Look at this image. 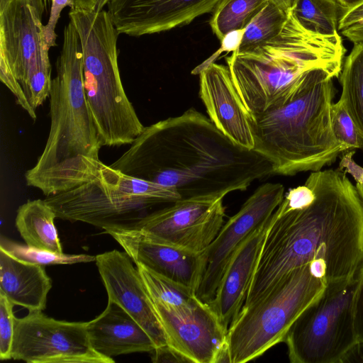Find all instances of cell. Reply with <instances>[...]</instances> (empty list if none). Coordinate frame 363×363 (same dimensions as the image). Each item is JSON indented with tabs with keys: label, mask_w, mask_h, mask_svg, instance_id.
I'll return each instance as SVG.
<instances>
[{
	"label": "cell",
	"mask_w": 363,
	"mask_h": 363,
	"mask_svg": "<svg viewBox=\"0 0 363 363\" xmlns=\"http://www.w3.org/2000/svg\"><path fill=\"white\" fill-rule=\"evenodd\" d=\"M151 299L169 347L189 362H225L227 331L208 303L178 309Z\"/></svg>",
	"instance_id": "5bb4252c"
},
{
	"label": "cell",
	"mask_w": 363,
	"mask_h": 363,
	"mask_svg": "<svg viewBox=\"0 0 363 363\" xmlns=\"http://www.w3.org/2000/svg\"><path fill=\"white\" fill-rule=\"evenodd\" d=\"M69 16L80 39L84 89L102 145H130L145 126L121 79L120 33L104 9H71Z\"/></svg>",
	"instance_id": "8992f818"
},
{
	"label": "cell",
	"mask_w": 363,
	"mask_h": 363,
	"mask_svg": "<svg viewBox=\"0 0 363 363\" xmlns=\"http://www.w3.org/2000/svg\"><path fill=\"white\" fill-rule=\"evenodd\" d=\"M110 166L174 188L182 199L245 191L274 174L266 157L235 145L194 108L145 127Z\"/></svg>",
	"instance_id": "7a4b0ae2"
},
{
	"label": "cell",
	"mask_w": 363,
	"mask_h": 363,
	"mask_svg": "<svg viewBox=\"0 0 363 363\" xmlns=\"http://www.w3.org/2000/svg\"><path fill=\"white\" fill-rule=\"evenodd\" d=\"M199 96L210 120L235 145L253 150L252 116L228 66L211 62L199 72Z\"/></svg>",
	"instance_id": "e0dca14e"
},
{
	"label": "cell",
	"mask_w": 363,
	"mask_h": 363,
	"mask_svg": "<svg viewBox=\"0 0 363 363\" xmlns=\"http://www.w3.org/2000/svg\"><path fill=\"white\" fill-rule=\"evenodd\" d=\"M363 21V3L344 11L339 18L338 29L345 30Z\"/></svg>",
	"instance_id": "d590c367"
},
{
	"label": "cell",
	"mask_w": 363,
	"mask_h": 363,
	"mask_svg": "<svg viewBox=\"0 0 363 363\" xmlns=\"http://www.w3.org/2000/svg\"><path fill=\"white\" fill-rule=\"evenodd\" d=\"M245 29L246 28L233 30L225 35V37L220 41L221 45L220 48L208 60L195 68L192 71V73L199 74L203 68L206 67L208 64L213 62V60L217 58L222 52H233L238 50L241 43Z\"/></svg>",
	"instance_id": "d6a6232c"
},
{
	"label": "cell",
	"mask_w": 363,
	"mask_h": 363,
	"mask_svg": "<svg viewBox=\"0 0 363 363\" xmlns=\"http://www.w3.org/2000/svg\"><path fill=\"white\" fill-rule=\"evenodd\" d=\"M223 0H111L108 13L119 33L138 37L186 25Z\"/></svg>",
	"instance_id": "2e32d148"
},
{
	"label": "cell",
	"mask_w": 363,
	"mask_h": 363,
	"mask_svg": "<svg viewBox=\"0 0 363 363\" xmlns=\"http://www.w3.org/2000/svg\"><path fill=\"white\" fill-rule=\"evenodd\" d=\"M44 9L43 0H13L0 13V58L18 81L33 120L23 91L35 74L51 67L50 48L43 38Z\"/></svg>",
	"instance_id": "4fadbf2b"
},
{
	"label": "cell",
	"mask_w": 363,
	"mask_h": 363,
	"mask_svg": "<svg viewBox=\"0 0 363 363\" xmlns=\"http://www.w3.org/2000/svg\"><path fill=\"white\" fill-rule=\"evenodd\" d=\"M340 8L344 11L350 10L363 3V0H336Z\"/></svg>",
	"instance_id": "ab89813d"
},
{
	"label": "cell",
	"mask_w": 363,
	"mask_h": 363,
	"mask_svg": "<svg viewBox=\"0 0 363 363\" xmlns=\"http://www.w3.org/2000/svg\"><path fill=\"white\" fill-rule=\"evenodd\" d=\"M352 313L357 341L363 340V266L357 274L352 299Z\"/></svg>",
	"instance_id": "4dcf8cb0"
},
{
	"label": "cell",
	"mask_w": 363,
	"mask_h": 363,
	"mask_svg": "<svg viewBox=\"0 0 363 363\" xmlns=\"http://www.w3.org/2000/svg\"><path fill=\"white\" fill-rule=\"evenodd\" d=\"M272 215L238 247L224 272L213 300L208 303L227 333L245 301Z\"/></svg>",
	"instance_id": "d6986e66"
},
{
	"label": "cell",
	"mask_w": 363,
	"mask_h": 363,
	"mask_svg": "<svg viewBox=\"0 0 363 363\" xmlns=\"http://www.w3.org/2000/svg\"><path fill=\"white\" fill-rule=\"evenodd\" d=\"M136 267L152 298L178 309L191 307L199 301L194 289L158 274L141 264H137Z\"/></svg>",
	"instance_id": "4316f807"
},
{
	"label": "cell",
	"mask_w": 363,
	"mask_h": 363,
	"mask_svg": "<svg viewBox=\"0 0 363 363\" xmlns=\"http://www.w3.org/2000/svg\"><path fill=\"white\" fill-rule=\"evenodd\" d=\"M13 304L0 291V359H11L16 317L13 312Z\"/></svg>",
	"instance_id": "f546056e"
},
{
	"label": "cell",
	"mask_w": 363,
	"mask_h": 363,
	"mask_svg": "<svg viewBox=\"0 0 363 363\" xmlns=\"http://www.w3.org/2000/svg\"><path fill=\"white\" fill-rule=\"evenodd\" d=\"M339 8L336 0H296L291 11L304 28L329 36L338 34Z\"/></svg>",
	"instance_id": "d4e9b609"
},
{
	"label": "cell",
	"mask_w": 363,
	"mask_h": 363,
	"mask_svg": "<svg viewBox=\"0 0 363 363\" xmlns=\"http://www.w3.org/2000/svg\"><path fill=\"white\" fill-rule=\"evenodd\" d=\"M51 288L44 265L20 261L0 250V291L13 305L42 311Z\"/></svg>",
	"instance_id": "44dd1931"
},
{
	"label": "cell",
	"mask_w": 363,
	"mask_h": 363,
	"mask_svg": "<svg viewBox=\"0 0 363 363\" xmlns=\"http://www.w3.org/2000/svg\"><path fill=\"white\" fill-rule=\"evenodd\" d=\"M96 264L108 300L117 303L147 333L156 347L167 337L138 268L125 252L116 250L96 256Z\"/></svg>",
	"instance_id": "9a60e30c"
},
{
	"label": "cell",
	"mask_w": 363,
	"mask_h": 363,
	"mask_svg": "<svg viewBox=\"0 0 363 363\" xmlns=\"http://www.w3.org/2000/svg\"><path fill=\"white\" fill-rule=\"evenodd\" d=\"M49 95L50 127L35 164L25 174L27 185L46 196L92 179L102 162L103 146L89 106L82 79L80 39L72 22L64 29Z\"/></svg>",
	"instance_id": "3957f363"
},
{
	"label": "cell",
	"mask_w": 363,
	"mask_h": 363,
	"mask_svg": "<svg viewBox=\"0 0 363 363\" xmlns=\"http://www.w3.org/2000/svg\"><path fill=\"white\" fill-rule=\"evenodd\" d=\"M357 276L326 284L289 328L285 343L291 363H339L357 341L352 299Z\"/></svg>",
	"instance_id": "9c48e42d"
},
{
	"label": "cell",
	"mask_w": 363,
	"mask_h": 363,
	"mask_svg": "<svg viewBox=\"0 0 363 363\" xmlns=\"http://www.w3.org/2000/svg\"><path fill=\"white\" fill-rule=\"evenodd\" d=\"M104 233L117 241L135 264H141L158 274L195 290L201 254L162 242L138 230Z\"/></svg>",
	"instance_id": "ac0fdd59"
},
{
	"label": "cell",
	"mask_w": 363,
	"mask_h": 363,
	"mask_svg": "<svg viewBox=\"0 0 363 363\" xmlns=\"http://www.w3.org/2000/svg\"><path fill=\"white\" fill-rule=\"evenodd\" d=\"M338 78L342 86L340 99L363 140V42L354 43Z\"/></svg>",
	"instance_id": "603a6c76"
},
{
	"label": "cell",
	"mask_w": 363,
	"mask_h": 363,
	"mask_svg": "<svg viewBox=\"0 0 363 363\" xmlns=\"http://www.w3.org/2000/svg\"><path fill=\"white\" fill-rule=\"evenodd\" d=\"M354 150L345 153L339 163V169L350 174L356 182L363 184V167L355 162L353 155Z\"/></svg>",
	"instance_id": "836d02e7"
},
{
	"label": "cell",
	"mask_w": 363,
	"mask_h": 363,
	"mask_svg": "<svg viewBox=\"0 0 363 363\" xmlns=\"http://www.w3.org/2000/svg\"><path fill=\"white\" fill-rule=\"evenodd\" d=\"M333 78L325 69H312L286 104L252 116L253 150L271 162L274 174L320 171L351 150L332 129Z\"/></svg>",
	"instance_id": "277c9868"
},
{
	"label": "cell",
	"mask_w": 363,
	"mask_h": 363,
	"mask_svg": "<svg viewBox=\"0 0 363 363\" xmlns=\"http://www.w3.org/2000/svg\"><path fill=\"white\" fill-rule=\"evenodd\" d=\"M325 286L308 264L293 269L259 301L242 307L227 333L225 362H249L284 342L294 320Z\"/></svg>",
	"instance_id": "ba28073f"
},
{
	"label": "cell",
	"mask_w": 363,
	"mask_h": 363,
	"mask_svg": "<svg viewBox=\"0 0 363 363\" xmlns=\"http://www.w3.org/2000/svg\"><path fill=\"white\" fill-rule=\"evenodd\" d=\"M341 33L354 43L363 42V21L341 30Z\"/></svg>",
	"instance_id": "74e56055"
},
{
	"label": "cell",
	"mask_w": 363,
	"mask_h": 363,
	"mask_svg": "<svg viewBox=\"0 0 363 363\" xmlns=\"http://www.w3.org/2000/svg\"><path fill=\"white\" fill-rule=\"evenodd\" d=\"M286 11H290L296 0H268Z\"/></svg>",
	"instance_id": "60d3db41"
},
{
	"label": "cell",
	"mask_w": 363,
	"mask_h": 363,
	"mask_svg": "<svg viewBox=\"0 0 363 363\" xmlns=\"http://www.w3.org/2000/svg\"><path fill=\"white\" fill-rule=\"evenodd\" d=\"M339 34L304 28L291 11L279 34L254 50L225 57L234 84L251 116L283 106L305 75L323 69L339 77L345 53Z\"/></svg>",
	"instance_id": "5b68a950"
},
{
	"label": "cell",
	"mask_w": 363,
	"mask_h": 363,
	"mask_svg": "<svg viewBox=\"0 0 363 363\" xmlns=\"http://www.w3.org/2000/svg\"><path fill=\"white\" fill-rule=\"evenodd\" d=\"M289 12L268 1L267 5L246 27L238 52L254 50L277 36Z\"/></svg>",
	"instance_id": "484cf974"
},
{
	"label": "cell",
	"mask_w": 363,
	"mask_h": 363,
	"mask_svg": "<svg viewBox=\"0 0 363 363\" xmlns=\"http://www.w3.org/2000/svg\"><path fill=\"white\" fill-rule=\"evenodd\" d=\"M12 1L13 0H0V13H1Z\"/></svg>",
	"instance_id": "7bdbcfd3"
},
{
	"label": "cell",
	"mask_w": 363,
	"mask_h": 363,
	"mask_svg": "<svg viewBox=\"0 0 363 363\" xmlns=\"http://www.w3.org/2000/svg\"><path fill=\"white\" fill-rule=\"evenodd\" d=\"M181 199L174 188L129 176L102 162L92 179L45 200L57 218L106 232L134 230L160 206Z\"/></svg>",
	"instance_id": "52a82bcc"
},
{
	"label": "cell",
	"mask_w": 363,
	"mask_h": 363,
	"mask_svg": "<svg viewBox=\"0 0 363 363\" xmlns=\"http://www.w3.org/2000/svg\"><path fill=\"white\" fill-rule=\"evenodd\" d=\"M153 362H189V361L168 345L156 347L150 352Z\"/></svg>",
	"instance_id": "e575fe53"
},
{
	"label": "cell",
	"mask_w": 363,
	"mask_h": 363,
	"mask_svg": "<svg viewBox=\"0 0 363 363\" xmlns=\"http://www.w3.org/2000/svg\"><path fill=\"white\" fill-rule=\"evenodd\" d=\"M284 197L279 183L259 186L240 210L223 224L210 245L201 253V266L195 296L209 303L238 247L257 227L268 220Z\"/></svg>",
	"instance_id": "8fae6325"
},
{
	"label": "cell",
	"mask_w": 363,
	"mask_h": 363,
	"mask_svg": "<svg viewBox=\"0 0 363 363\" xmlns=\"http://www.w3.org/2000/svg\"><path fill=\"white\" fill-rule=\"evenodd\" d=\"M268 0H223L209 20L213 33L221 41L228 33L246 28Z\"/></svg>",
	"instance_id": "cb8c5ba5"
},
{
	"label": "cell",
	"mask_w": 363,
	"mask_h": 363,
	"mask_svg": "<svg viewBox=\"0 0 363 363\" xmlns=\"http://www.w3.org/2000/svg\"><path fill=\"white\" fill-rule=\"evenodd\" d=\"M311 264L326 284L363 266V205L347 173L311 172L272 215L243 307L264 296L293 269Z\"/></svg>",
	"instance_id": "6da1fadb"
},
{
	"label": "cell",
	"mask_w": 363,
	"mask_h": 363,
	"mask_svg": "<svg viewBox=\"0 0 363 363\" xmlns=\"http://www.w3.org/2000/svg\"><path fill=\"white\" fill-rule=\"evenodd\" d=\"M87 332L93 348L108 358L135 352H152L156 348L143 328L110 300L101 314L87 322Z\"/></svg>",
	"instance_id": "ffe728a7"
},
{
	"label": "cell",
	"mask_w": 363,
	"mask_h": 363,
	"mask_svg": "<svg viewBox=\"0 0 363 363\" xmlns=\"http://www.w3.org/2000/svg\"><path fill=\"white\" fill-rule=\"evenodd\" d=\"M355 186L363 205V184L356 182Z\"/></svg>",
	"instance_id": "b9f144b4"
},
{
	"label": "cell",
	"mask_w": 363,
	"mask_h": 363,
	"mask_svg": "<svg viewBox=\"0 0 363 363\" xmlns=\"http://www.w3.org/2000/svg\"><path fill=\"white\" fill-rule=\"evenodd\" d=\"M56 218L55 212L45 199H35L28 201L18 207L15 223L27 245L62 253L54 223Z\"/></svg>",
	"instance_id": "7402d4cb"
},
{
	"label": "cell",
	"mask_w": 363,
	"mask_h": 363,
	"mask_svg": "<svg viewBox=\"0 0 363 363\" xmlns=\"http://www.w3.org/2000/svg\"><path fill=\"white\" fill-rule=\"evenodd\" d=\"M339 363H363V340H358L350 347Z\"/></svg>",
	"instance_id": "8d00e7d4"
},
{
	"label": "cell",
	"mask_w": 363,
	"mask_h": 363,
	"mask_svg": "<svg viewBox=\"0 0 363 363\" xmlns=\"http://www.w3.org/2000/svg\"><path fill=\"white\" fill-rule=\"evenodd\" d=\"M330 120L333 134L338 142L351 150H363V140L342 100L332 104Z\"/></svg>",
	"instance_id": "f1b7e54d"
},
{
	"label": "cell",
	"mask_w": 363,
	"mask_h": 363,
	"mask_svg": "<svg viewBox=\"0 0 363 363\" xmlns=\"http://www.w3.org/2000/svg\"><path fill=\"white\" fill-rule=\"evenodd\" d=\"M67 6H72V0H52L50 18L48 23L43 26V38L49 48L56 45L55 26L61 11Z\"/></svg>",
	"instance_id": "1f68e13d"
},
{
	"label": "cell",
	"mask_w": 363,
	"mask_h": 363,
	"mask_svg": "<svg viewBox=\"0 0 363 363\" xmlns=\"http://www.w3.org/2000/svg\"><path fill=\"white\" fill-rule=\"evenodd\" d=\"M11 359L28 363H113L92 347L87 322L50 318L29 311L16 318Z\"/></svg>",
	"instance_id": "30bf717a"
},
{
	"label": "cell",
	"mask_w": 363,
	"mask_h": 363,
	"mask_svg": "<svg viewBox=\"0 0 363 363\" xmlns=\"http://www.w3.org/2000/svg\"><path fill=\"white\" fill-rule=\"evenodd\" d=\"M97 0H72V9L92 10L96 4Z\"/></svg>",
	"instance_id": "f35d334b"
},
{
	"label": "cell",
	"mask_w": 363,
	"mask_h": 363,
	"mask_svg": "<svg viewBox=\"0 0 363 363\" xmlns=\"http://www.w3.org/2000/svg\"><path fill=\"white\" fill-rule=\"evenodd\" d=\"M0 250L20 261L42 265L72 264L96 261V256L94 255L52 252L23 245L4 237L1 238Z\"/></svg>",
	"instance_id": "83f0119b"
},
{
	"label": "cell",
	"mask_w": 363,
	"mask_h": 363,
	"mask_svg": "<svg viewBox=\"0 0 363 363\" xmlns=\"http://www.w3.org/2000/svg\"><path fill=\"white\" fill-rule=\"evenodd\" d=\"M225 194L181 199L145 217L134 230L201 254L224 224Z\"/></svg>",
	"instance_id": "7c38bea8"
}]
</instances>
